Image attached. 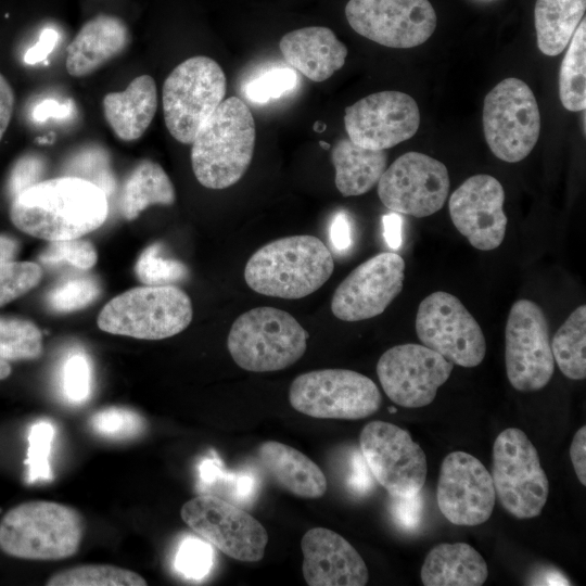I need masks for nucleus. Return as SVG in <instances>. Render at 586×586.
Listing matches in <instances>:
<instances>
[{"mask_svg":"<svg viewBox=\"0 0 586 586\" xmlns=\"http://www.w3.org/2000/svg\"><path fill=\"white\" fill-rule=\"evenodd\" d=\"M109 212L106 193L75 176L39 181L12 199L14 226L35 238L59 241L98 229Z\"/></svg>","mask_w":586,"mask_h":586,"instance_id":"1","label":"nucleus"},{"mask_svg":"<svg viewBox=\"0 0 586 586\" xmlns=\"http://www.w3.org/2000/svg\"><path fill=\"white\" fill-rule=\"evenodd\" d=\"M334 260L326 244L309 234L273 240L249 258L244 279L256 293L298 300L319 290L331 277Z\"/></svg>","mask_w":586,"mask_h":586,"instance_id":"2","label":"nucleus"},{"mask_svg":"<svg viewBox=\"0 0 586 586\" xmlns=\"http://www.w3.org/2000/svg\"><path fill=\"white\" fill-rule=\"evenodd\" d=\"M256 129L247 105L238 97L224 100L191 142V165L198 181L208 189H226L247 170Z\"/></svg>","mask_w":586,"mask_h":586,"instance_id":"3","label":"nucleus"},{"mask_svg":"<svg viewBox=\"0 0 586 586\" xmlns=\"http://www.w3.org/2000/svg\"><path fill=\"white\" fill-rule=\"evenodd\" d=\"M85 533L82 515L73 507L31 500L11 508L0 521V549L27 560H62L74 556Z\"/></svg>","mask_w":586,"mask_h":586,"instance_id":"4","label":"nucleus"},{"mask_svg":"<svg viewBox=\"0 0 586 586\" xmlns=\"http://www.w3.org/2000/svg\"><path fill=\"white\" fill-rule=\"evenodd\" d=\"M308 333L288 311L256 307L243 313L232 323L228 351L234 362L252 372L285 369L302 358Z\"/></svg>","mask_w":586,"mask_h":586,"instance_id":"5","label":"nucleus"},{"mask_svg":"<svg viewBox=\"0 0 586 586\" xmlns=\"http://www.w3.org/2000/svg\"><path fill=\"white\" fill-rule=\"evenodd\" d=\"M193 316L190 297L181 289L145 285L111 300L98 317L102 331L141 340H162L183 331Z\"/></svg>","mask_w":586,"mask_h":586,"instance_id":"6","label":"nucleus"},{"mask_svg":"<svg viewBox=\"0 0 586 586\" xmlns=\"http://www.w3.org/2000/svg\"><path fill=\"white\" fill-rule=\"evenodd\" d=\"M226 76L219 64L204 55L177 65L164 81L162 103L167 130L191 144L204 122L224 101Z\"/></svg>","mask_w":586,"mask_h":586,"instance_id":"7","label":"nucleus"},{"mask_svg":"<svg viewBox=\"0 0 586 586\" xmlns=\"http://www.w3.org/2000/svg\"><path fill=\"white\" fill-rule=\"evenodd\" d=\"M292 408L319 419L357 420L377 412L382 396L368 377L347 369H320L297 375L289 390Z\"/></svg>","mask_w":586,"mask_h":586,"instance_id":"8","label":"nucleus"},{"mask_svg":"<svg viewBox=\"0 0 586 586\" xmlns=\"http://www.w3.org/2000/svg\"><path fill=\"white\" fill-rule=\"evenodd\" d=\"M492 479L501 506L517 519L540 514L549 494V482L536 448L526 434L508 428L493 446Z\"/></svg>","mask_w":586,"mask_h":586,"instance_id":"9","label":"nucleus"},{"mask_svg":"<svg viewBox=\"0 0 586 586\" xmlns=\"http://www.w3.org/2000/svg\"><path fill=\"white\" fill-rule=\"evenodd\" d=\"M483 129L499 160L517 163L531 153L539 137L540 115L535 95L523 80L506 78L486 94Z\"/></svg>","mask_w":586,"mask_h":586,"instance_id":"10","label":"nucleus"},{"mask_svg":"<svg viewBox=\"0 0 586 586\" xmlns=\"http://www.w3.org/2000/svg\"><path fill=\"white\" fill-rule=\"evenodd\" d=\"M416 332L421 343L453 365L479 366L486 354L484 333L455 295L437 291L419 304Z\"/></svg>","mask_w":586,"mask_h":586,"instance_id":"11","label":"nucleus"},{"mask_svg":"<svg viewBox=\"0 0 586 586\" xmlns=\"http://www.w3.org/2000/svg\"><path fill=\"white\" fill-rule=\"evenodd\" d=\"M505 364L513 388L535 392L545 387L555 371L547 317L536 303L517 301L505 329Z\"/></svg>","mask_w":586,"mask_h":586,"instance_id":"12","label":"nucleus"},{"mask_svg":"<svg viewBox=\"0 0 586 586\" xmlns=\"http://www.w3.org/2000/svg\"><path fill=\"white\" fill-rule=\"evenodd\" d=\"M359 444L369 471L390 495L408 497L421 491L426 476V458L408 431L374 420L361 430Z\"/></svg>","mask_w":586,"mask_h":586,"instance_id":"13","label":"nucleus"},{"mask_svg":"<svg viewBox=\"0 0 586 586\" xmlns=\"http://www.w3.org/2000/svg\"><path fill=\"white\" fill-rule=\"evenodd\" d=\"M180 515L193 532L230 558L257 562L265 555L268 534L264 525L215 495L204 494L188 500Z\"/></svg>","mask_w":586,"mask_h":586,"instance_id":"14","label":"nucleus"},{"mask_svg":"<svg viewBox=\"0 0 586 586\" xmlns=\"http://www.w3.org/2000/svg\"><path fill=\"white\" fill-rule=\"evenodd\" d=\"M449 187L448 170L442 162L407 152L385 169L378 182V195L391 212L422 218L443 207Z\"/></svg>","mask_w":586,"mask_h":586,"instance_id":"15","label":"nucleus"},{"mask_svg":"<svg viewBox=\"0 0 586 586\" xmlns=\"http://www.w3.org/2000/svg\"><path fill=\"white\" fill-rule=\"evenodd\" d=\"M345 16L357 34L397 49L422 44L436 27L429 0H349Z\"/></svg>","mask_w":586,"mask_h":586,"instance_id":"16","label":"nucleus"},{"mask_svg":"<svg viewBox=\"0 0 586 586\" xmlns=\"http://www.w3.org/2000/svg\"><path fill=\"white\" fill-rule=\"evenodd\" d=\"M453 368L451 362L431 348L410 343L384 352L377 364V374L393 403L420 408L434 400Z\"/></svg>","mask_w":586,"mask_h":586,"instance_id":"17","label":"nucleus"},{"mask_svg":"<svg viewBox=\"0 0 586 586\" xmlns=\"http://www.w3.org/2000/svg\"><path fill=\"white\" fill-rule=\"evenodd\" d=\"M405 260L393 252L379 253L353 269L335 289L332 314L343 321H360L382 314L402 292Z\"/></svg>","mask_w":586,"mask_h":586,"instance_id":"18","label":"nucleus"},{"mask_svg":"<svg viewBox=\"0 0 586 586\" xmlns=\"http://www.w3.org/2000/svg\"><path fill=\"white\" fill-rule=\"evenodd\" d=\"M420 112L409 94L387 90L371 93L345 109L348 139L370 150H386L413 137Z\"/></svg>","mask_w":586,"mask_h":586,"instance_id":"19","label":"nucleus"},{"mask_svg":"<svg viewBox=\"0 0 586 586\" xmlns=\"http://www.w3.org/2000/svg\"><path fill=\"white\" fill-rule=\"evenodd\" d=\"M495 497L492 475L477 458L464 451H453L444 458L436 500L450 523L475 526L486 522Z\"/></svg>","mask_w":586,"mask_h":586,"instance_id":"20","label":"nucleus"},{"mask_svg":"<svg viewBox=\"0 0 586 586\" xmlns=\"http://www.w3.org/2000/svg\"><path fill=\"white\" fill-rule=\"evenodd\" d=\"M504 202V188L495 177L474 175L451 193L448 204L450 219L474 249L495 250L506 234Z\"/></svg>","mask_w":586,"mask_h":586,"instance_id":"21","label":"nucleus"},{"mask_svg":"<svg viewBox=\"0 0 586 586\" xmlns=\"http://www.w3.org/2000/svg\"><path fill=\"white\" fill-rule=\"evenodd\" d=\"M302 572L309 586H364L368 568L340 534L324 527L308 530L301 539Z\"/></svg>","mask_w":586,"mask_h":586,"instance_id":"22","label":"nucleus"},{"mask_svg":"<svg viewBox=\"0 0 586 586\" xmlns=\"http://www.w3.org/2000/svg\"><path fill=\"white\" fill-rule=\"evenodd\" d=\"M130 31L118 16L99 14L86 22L67 47L65 68L73 77L88 76L128 47Z\"/></svg>","mask_w":586,"mask_h":586,"instance_id":"23","label":"nucleus"},{"mask_svg":"<svg viewBox=\"0 0 586 586\" xmlns=\"http://www.w3.org/2000/svg\"><path fill=\"white\" fill-rule=\"evenodd\" d=\"M280 51L293 68L308 79L321 82L343 67L347 48L327 27L311 26L285 34Z\"/></svg>","mask_w":586,"mask_h":586,"instance_id":"24","label":"nucleus"},{"mask_svg":"<svg viewBox=\"0 0 586 586\" xmlns=\"http://www.w3.org/2000/svg\"><path fill=\"white\" fill-rule=\"evenodd\" d=\"M102 106L105 120L118 139L137 140L149 128L156 113L155 81L150 75H140L124 91L105 94Z\"/></svg>","mask_w":586,"mask_h":586,"instance_id":"25","label":"nucleus"},{"mask_svg":"<svg viewBox=\"0 0 586 586\" xmlns=\"http://www.w3.org/2000/svg\"><path fill=\"white\" fill-rule=\"evenodd\" d=\"M258 459L278 485L302 498H320L328 482L320 467L294 447L267 441L258 446Z\"/></svg>","mask_w":586,"mask_h":586,"instance_id":"26","label":"nucleus"},{"mask_svg":"<svg viewBox=\"0 0 586 586\" xmlns=\"http://www.w3.org/2000/svg\"><path fill=\"white\" fill-rule=\"evenodd\" d=\"M487 575L485 560L466 543L434 546L421 568L425 586H481Z\"/></svg>","mask_w":586,"mask_h":586,"instance_id":"27","label":"nucleus"},{"mask_svg":"<svg viewBox=\"0 0 586 586\" xmlns=\"http://www.w3.org/2000/svg\"><path fill=\"white\" fill-rule=\"evenodd\" d=\"M335 186L344 196H357L378 184L386 169L385 150L365 149L348 138L335 142L331 152Z\"/></svg>","mask_w":586,"mask_h":586,"instance_id":"28","label":"nucleus"},{"mask_svg":"<svg viewBox=\"0 0 586 586\" xmlns=\"http://www.w3.org/2000/svg\"><path fill=\"white\" fill-rule=\"evenodd\" d=\"M585 9L586 0H536L534 18L540 52L549 56L560 54L584 17Z\"/></svg>","mask_w":586,"mask_h":586,"instance_id":"29","label":"nucleus"},{"mask_svg":"<svg viewBox=\"0 0 586 586\" xmlns=\"http://www.w3.org/2000/svg\"><path fill=\"white\" fill-rule=\"evenodd\" d=\"M176 192L163 167L152 161L140 162L127 178L120 199L122 215L132 220L151 205H171Z\"/></svg>","mask_w":586,"mask_h":586,"instance_id":"30","label":"nucleus"},{"mask_svg":"<svg viewBox=\"0 0 586 586\" xmlns=\"http://www.w3.org/2000/svg\"><path fill=\"white\" fill-rule=\"evenodd\" d=\"M553 360L571 380L586 378V306L575 308L556 332L550 344Z\"/></svg>","mask_w":586,"mask_h":586,"instance_id":"31","label":"nucleus"},{"mask_svg":"<svg viewBox=\"0 0 586 586\" xmlns=\"http://www.w3.org/2000/svg\"><path fill=\"white\" fill-rule=\"evenodd\" d=\"M559 73V98L568 111L586 109V20L575 29Z\"/></svg>","mask_w":586,"mask_h":586,"instance_id":"32","label":"nucleus"},{"mask_svg":"<svg viewBox=\"0 0 586 586\" xmlns=\"http://www.w3.org/2000/svg\"><path fill=\"white\" fill-rule=\"evenodd\" d=\"M138 573L109 564H87L66 569L50 576L48 586H144Z\"/></svg>","mask_w":586,"mask_h":586,"instance_id":"33","label":"nucleus"},{"mask_svg":"<svg viewBox=\"0 0 586 586\" xmlns=\"http://www.w3.org/2000/svg\"><path fill=\"white\" fill-rule=\"evenodd\" d=\"M42 348L41 331L31 321L0 317V359H35Z\"/></svg>","mask_w":586,"mask_h":586,"instance_id":"34","label":"nucleus"},{"mask_svg":"<svg viewBox=\"0 0 586 586\" xmlns=\"http://www.w3.org/2000/svg\"><path fill=\"white\" fill-rule=\"evenodd\" d=\"M163 245L154 243L139 256L135 271L138 279L148 285H167L184 279L187 267L179 260L163 254Z\"/></svg>","mask_w":586,"mask_h":586,"instance_id":"35","label":"nucleus"},{"mask_svg":"<svg viewBox=\"0 0 586 586\" xmlns=\"http://www.w3.org/2000/svg\"><path fill=\"white\" fill-rule=\"evenodd\" d=\"M90 428L98 435L117 441L132 440L145 430V420L137 411L125 407H107L93 413Z\"/></svg>","mask_w":586,"mask_h":586,"instance_id":"36","label":"nucleus"},{"mask_svg":"<svg viewBox=\"0 0 586 586\" xmlns=\"http://www.w3.org/2000/svg\"><path fill=\"white\" fill-rule=\"evenodd\" d=\"M54 426L47 420L35 422L28 433L27 482L36 483L52 479L50 454L54 438Z\"/></svg>","mask_w":586,"mask_h":586,"instance_id":"37","label":"nucleus"},{"mask_svg":"<svg viewBox=\"0 0 586 586\" xmlns=\"http://www.w3.org/2000/svg\"><path fill=\"white\" fill-rule=\"evenodd\" d=\"M99 294V284L92 278H69L49 292L47 303L58 313H69L88 306Z\"/></svg>","mask_w":586,"mask_h":586,"instance_id":"38","label":"nucleus"},{"mask_svg":"<svg viewBox=\"0 0 586 586\" xmlns=\"http://www.w3.org/2000/svg\"><path fill=\"white\" fill-rule=\"evenodd\" d=\"M41 267L31 262H5L0 264V306L24 295L38 285Z\"/></svg>","mask_w":586,"mask_h":586,"instance_id":"39","label":"nucleus"},{"mask_svg":"<svg viewBox=\"0 0 586 586\" xmlns=\"http://www.w3.org/2000/svg\"><path fill=\"white\" fill-rule=\"evenodd\" d=\"M97 259L94 246L79 238L51 241L39 256V260L46 265L68 263L82 270L93 267Z\"/></svg>","mask_w":586,"mask_h":586,"instance_id":"40","label":"nucleus"},{"mask_svg":"<svg viewBox=\"0 0 586 586\" xmlns=\"http://www.w3.org/2000/svg\"><path fill=\"white\" fill-rule=\"evenodd\" d=\"M296 81L297 76L292 68H271L251 80L244 93L254 103H266L294 89Z\"/></svg>","mask_w":586,"mask_h":586,"instance_id":"41","label":"nucleus"},{"mask_svg":"<svg viewBox=\"0 0 586 586\" xmlns=\"http://www.w3.org/2000/svg\"><path fill=\"white\" fill-rule=\"evenodd\" d=\"M92 372L87 356L82 353L72 354L63 367L62 384L65 397L74 403L86 402L91 393Z\"/></svg>","mask_w":586,"mask_h":586,"instance_id":"42","label":"nucleus"},{"mask_svg":"<svg viewBox=\"0 0 586 586\" xmlns=\"http://www.w3.org/2000/svg\"><path fill=\"white\" fill-rule=\"evenodd\" d=\"M213 553L211 547L194 537L186 538L176 556V569L186 577L203 578L211 570Z\"/></svg>","mask_w":586,"mask_h":586,"instance_id":"43","label":"nucleus"},{"mask_svg":"<svg viewBox=\"0 0 586 586\" xmlns=\"http://www.w3.org/2000/svg\"><path fill=\"white\" fill-rule=\"evenodd\" d=\"M75 177L90 181L101 188L106 195L114 190V178L109 170V163L100 152H88L78 156L71 166Z\"/></svg>","mask_w":586,"mask_h":586,"instance_id":"44","label":"nucleus"},{"mask_svg":"<svg viewBox=\"0 0 586 586\" xmlns=\"http://www.w3.org/2000/svg\"><path fill=\"white\" fill-rule=\"evenodd\" d=\"M43 170L44 163L39 156L26 155L18 160L9 180V191L12 199L39 182Z\"/></svg>","mask_w":586,"mask_h":586,"instance_id":"45","label":"nucleus"},{"mask_svg":"<svg viewBox=\"0 0 586 586\" xmlns=\"http://www.w3.org/2000/svg\"><path fill=\"white\" fill-rule=\"evenodd\" d=\"M393 514L397 522L407 530H415L421 518L422 500L418 494L408 497H394Z\"/></svg>","mask_w":586,"mask_h":586,"instance_id":"46","label":"nucleus"},{"mask_svg":"<svg viewBox=\"0 0 586 586\" xmlns=\"http://www.w3.org/2000/svg\"><path fill=\"white\" fill-rule=\"evenodd\" d=\"M58 39L59 35L56 30L51 28L44 29L41 33L39 40L26 51L24 62L28 65H34L44 61L53 51Z\"/></svg>","mask_w":586,"mask_h":586,"instance_id":"47","label":"nucleus"},{"mask_svg":"<svg viewBox=\"0 0 586 586\" xmlns=\"http://www.w3.org/2000/svg\"><path fill=\"white\" fill-rule=\"evenodd\" d=\"M570 457L578 481L586 485V426H582L574 434Z\"/></svg>","mask_w":586,"mask_h":586,"instance_id":"48","label":"nucleus"},{"mask_svg":"<svg viewBox=\"0 0 586 586\" xmlns=\"http://www.w3.org/2000/svg\"><path fill=\"white\" fill-rule=\"evenodd\" d=\"M330 239L337 251H345L352 243V227L344 212L337 213L330 226Z\"/></svg>","mask_w":586,"mask_h":586,"instance_id":"49","label":"nucleus"},{"mask_svg":"<svg viewBox=\"0 0 586 586\" xmlns=\"http://www.w3.org/2000/svg\"><path fill=\"white\" fill-rule=\"evenodd\" d=\"M73 105L68 103H59L53 99H46L38 103L33 110L31 116L36 122H44L48 118H65L72 114Z\"/></svg>","mask_w":586,"mask_h":586,"instance_id":"50","label":"nucleus"},{"mask_svg":"<svg viewBox=\"0 0 586 586\" xmlns=\"http://www.w3.org/2000/svg\"><path fill=\"white\" fill-rule=\"evenodd\" d=\"M14 92L5 79V77L0 74V141L5 133L14 110Z\"/></svg>","mask_w":586,"mask_h":586,"instance_id":"51","label":"nucleus"},{"mask_svg":"<svg viewBox=\"0 0 586 586\" xmlns=\"http://www.w3.org/2000/svg\"><path fill=\"white\" fill-rule=\"evenodd\" d=\"M383 235L390 247L397 250L402 244V218L397 213L383 216Z\"/></svg>","mask_w":586,"mask_h":586,"instance_id":"52","label":"nucleus"},{"mask_svg":"<svg viewBox=\"0 0 586 586\" xmlns=\"http://www.w3.org/2000/svg\"><path fill=\"white\" fill-rule=\"evenodd\" d=\"M531 585H571L569 579L556 569H544L531 579Z\"/></svg>","mask_w":586,"mask_h":586,"instance_id":"53","label":"nucleus"},{"mask_svg":"<svg viewBox=\"0 0 586 586\" xmlns=\"http://www.w3.org/2000/svg\"><path fill=\"white\" fill-rule=\"evenodd\" d=\"M359 455H356V458L353 462L354 471L352 475V484L358 491H366L370 487L371 484L368 473V467Z\"/></svg>","mask_w":586,"mask_h":586,"instance_id":"54","label":"nucleus"},{"mask_svg":"<svg viewBox=\"0 0 586 586\" xmlns=\"http://www.w3.org/2000/svg\"><path fill=\"white\" fill-rule=\"evenodd\" d=\"M17 252L18 244L14 239L8 235H0V264L13 260Z\"/></svg>","mask_w":586,"mask_h":586,"instance_id":"55","label":"nucleus"},{"mask_svg":"<svg viewBox=\"0 0 586 586\" xmlns=\"http://www.w3.org/2000/svg\"><path fill=\"white\" fill-rule=\"evenodd\" d=\"M11 374V366L7 360L0 359V381Z\"/></svg>","mask_w":586,"mask_h":586,"instance_id":"56","label":"nucleus"},{"mask_svg":"<svg viewBox=\"0 0 586 586\" xmlns=\"http://www.w3.org/2000/svg\"><path fill=\"white\" fill-rule=\"evenodd\" d=\"M326 129V124H323L322 122H316L315 125H314V130L317 131V132H321Z\"/></svg>","mask_w":586,"mask_h":586,"instance_id":"57","label":"nucleus"},{"mask_svg":"<svg viewBox=\"0 0 586 586\" xmlns=\"http://www.w3.org/2000/svg\"><path fill=\"white\" fill-rule=\"evenodd\" d=\"M319 145L324 149V150H329L330 149V144L327 143L326 141H319Z\"/></svg>","mask_w":586,"mask_h":586,"instance_id":"58","label":"nucleus"}]
</instances>
